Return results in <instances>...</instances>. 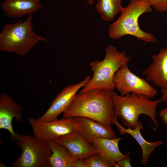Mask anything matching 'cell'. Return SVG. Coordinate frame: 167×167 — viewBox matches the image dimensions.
<instances>
[{
  "instance_id": "6da1fadb",
  "label": "cell",
  "mask_w": 167,
  "mask_h": 167,
  "mask_svg": "<svg viewBox=\"0 0 167 167\" xmlns=\"http://www.w3.org/2000/svg\"><path fill=\"white\" fill-rule=\"evenodd\" d=\"M112 91L95 89L79 93L63 113V118L85 117L111 127L118 118L114 113Z\"/></svg>"
},
{
  "instance_id": "7a4b0ae2",
  "label": "cell",
  "mask_w": 167,
  "mask_h": 167,
  "mask_svg": "<svg viewBox=\"0 0 167 167\" xmlns=\"http://www.w3.org/2000/svg\"><path fill=\"white\" fill-rule=\"evenodd\" d=\"M112 94L115 115L121 119L126 128H135L141 114L148 116L157 127L156 108L158 105L162 102L161 98L152 101L145 96L134 93L122 96L113 90Z\"/></svg>"
},
{
  "instance_id": "3957f363",
  "label": "cell",
  "mask_w": 167,
  "mask_h": 167,
  "mask_svg": "<svg viewBox=\"0 0 167 167\" xmlns=\"http://www.w3.org/2000/svg\"><path fill=\"white\" fill-rule=\"evenodd\" d=\"M152 11L148 0H130L128 5L123 8L118 19L109 28V36L116 40L130 35L147 43H156V38L151 33L141 30L138 20L143 14Z\"/></svg>"
},
{
  "instance_id": "277c9868",
  "label": "cell",
  "mask_w": 167,
  "mask_h": 167,
  "mask_svg": "<svg viewBox=\"0 0 167 167\" xmlns=\"http://www.w3.org/2000/svg\"><path fill=\"white\" fill-rule=\"evenodd\" d=\"M32 20L30 14L24 21L4 24L0 34V51L24 56L39 41L47 42L46 38L34 31Z\"/></svg>"
},
{
  "instance_id": "5b68a950",
  "label": "cell",
  "mask_w": 167,
  "mask_h": 167,
  "mask_svg": "<svg viewBox=\"0 0 167 167\" xmlns=\"http://www.w3.org/2000/svg\"><path fill=\"white\" fill-rule=\"evenodd\" d=\"M131 58L124 51L119 52L115 46H106L103 60L94 61L90 64L93 72L92 77L79 93H83L93 89L113 91L115 88L113 78L116 72L124 64L128 63Z\"/></svg>"
},
{
  "instance_id": "8992f818",
  "label": "cell",
  "mask_w": 167,
  "mask_h": 167,
  "mask_svg": "<svg viewBox=\"0 0 167 167\" xmlns=\"http://www.w3.org/2000/svg\"><path fill=\"white\" fill-rule=\"evenodd\" d=\"M20 148V156L12 163L13 167H50L49 160L52 153L48 143H42L34 136L20 135L16 141Z\"/></svg>"
},
{
  "instance_id": "52a82bcc",
  "label": "cell",
  "mask_w": 167,
  "mask_h": 167,
  "mask_svg": "<svg viewBox=\"0 0 167 167\" xmlns=\"http://www.w3.org/2000/svg\"><path fill=\"white\" fill-rule=\"evenodd\" d=\"M113 83L115 88L122 96L134 93L150 99L157 94V90L146 80L130 71L128 63L123 65L115 73Z\"/></svg>"
},
{
  "instance_id": "ba28073f",
  "label": "cell",
  "mask_w": 167,
  "mask_h": 167,
  "mask_svg": "<svg viewBox=\"0 0 167 167\" xmlns=\"http://www.w3.org/2000/svg\"><path fill=\"white\" fill-rule=\"evenodd\" d=\"M28 122L32 128L34 136L43 143L54 141L76 130L74 118H63L49 122H42L38 119L31 118Z\"/></svg>"
},
{
  "instance_id": "9c48e42d",
  "label": "cell",
  "mask_w": 167,
  "mask_h": 167,
  "mask_svg": "<svg viewBox=\"0 0 167 167\" xmlns=\"http://www.w3.org/2000/svg\"><path fill=\"white\" fill-rule=\"evenodd\" d=\"M91 78L88 75L79 83L65 87L57 95L48 109L38 119L42 122H49L57 119L58 117L69 107L79 90L85 86Z\"/></svg>"
},
{
  "instance_id": "30bf717a",
  "label": "cell",
  "mask_w": 167,
  "mask_h": 167,
  "mask_svg": "<svg viewBox=\"0 0 167 167\" xmlns=\"http://www.w3.org/2000/svg\"><path fill=\"white\" fill-rule=\"evenodd\" d=\"M23 109L19 104L6 93L0 95V129L8 131L11 140L16 141L20 134L16 133L13 129L12 121L14 118L18 122H21Z\"/></svg>"
},
{
  "instance_id": "8fae6325",
  "label": "cell",
  "mask_w": 167,
  "mask_h": 167,
  "mask_svg": "<svg viewBox=\"0 0 167 167\" xmlns=\"http://www.w3.org/2000/svg\"><path fill=\"white\" fill-rule=\"evenodd\" d=\"M151 56L152 62L143 71L147 80L161 90H167V46Z\"/></svg>"
},
{
  "instance_id": "7c38bea8",
  "label": "cell",
  "mask_w": 167,
  "mask_h": 167,
  "mask_svg": "<svg viewBox=\"0 0 167 167\" xmlns=\"http://www.w3.org/2000/svg\"><path fill=\"white\" fill-rule=\"evenodd\" d=\"M74 118L75 130L90 144L95 138L113 139L117 137L111 127L86 117H77Z\"/></svg>"
},
{
  "instance_id": "4fadbf2b",
  "label": "cell",
  "mask_w": 167,
  "mask_h": 167,
  "mask_svg": "<svg viewBox=\"0 0 167 167\" xmlns=\"http://www.w3.org/2000/svg\"><path fill=\"white\" fill-rule=\"evenodd\" d=\"M54 141L65 147L76 159L84 160L97 154L96 148L77 131L62 136Z\"/></svg>"
},
{
  "instance_id": "5bb4252c",
  "label": "cell",
  "mask_w": 167,
  "mask_h": 167,
  "mask_svg": "<svg viewBox=\"0 0 167 167\" xmlns=\"http://www.w3.org/2000/svg\"><path fill=\"white\" fill-rule=\"evenodd\" d=\"M121 138L108 139L95 138L92 142L96 148L97 154L110 164L116 167V162L124 158L126 154H123L120 151L119 143Z\"/></svg>"
},
{
  "instance_id": "9a60e30c",
  "label": "cell",
  "mask_w": 167,
  "mask_h": 167,
  "mask_svg": "<svg viewBox=\"0 0 167 167\" xmlns=\"http://www.w3.org/2000/svg\"><path fill=\"white\" fill-rule=\"evenodd\" d=\"M42 7L41 0H5L1 5L4 16L8 18L32 14Z\"/></svg>"
},
{
  "instance_id": "2e32d148",
  "label": "cell",
  "mask_w": 167,
  "mask_h": 167,
  "mask_svg": "<svg viewBox=\"0 0 167 167\" xmlns=\"http://www.w3.org/2000/svg\"><path fill=\"white\" fill-rule=\"evenodd\" d=\"M113 124L116 126L120 134L124 135L128 134L131 136L140 146L142 152L141 160V163L144 166H147L150 155L158 147L163 144V142L158 140L153 142H149L146 141L140 133V130L143 128V125L141 121H139L134 129L125 128L116 119Z\"/></svg>"
},
{
  "instance_id": "e0dca14e",
  "label": "cell",
  "mask_w": 167,
  "mask_h": 167,
  "mask_svg": "<svg viewBox=\"0 0 167 167\" xmlns=\"http://www.w3.org/2000/svg\"><path fill=\"white\" fill-rule=\"evenodd\" d=\"M52 153L50 167H85L83 160L76 159L63 145L55 141L48 143Z\"/></svg>"
},
{
  "instance_id": "ac0fdd59",
  "label": "cell",
  "mask_w": 167,
  "mask_h": 167,
  "mask_svg": "<svg viewBox=\"0 0 167 167\" xmlns=\"http://www.w3.org/2000/svg\"><path fill=\"white\" fill-rule=\"evenodd\" d=\"M122 0H98L96 9L101 19L106 22L112 21L122 10Z\"/></svg>"
},
{
  "instance_id": "d6986e66",
  "label": "cell",
  "mask_w": 167,
  "mask_h": 167,
  "mask_svg": "<svg viewBox=\"0 0 167 167\" xmlns=\"http://www.w3.org/2000/svg\"><path fill=\"white\" fill-rule=\"evenodd\" d=\"M84 160L85 167H111V165L96 154Z\"/></svg>"
},
{
  "instance_id": "ffe728a7",
  "label": "cell",
  "mask_w": 167,
  "mask_h": 167,
  "mask_svg": "<svg viewBox=\"0 0 167 167\" xmlns=\"http://www.w3.org/2000/svg\"><path fill=\"white\" fill-rule=\"evenodd\" d=\"M151 6L157 12L163 13L167 11V0H148Z\"/></svg>"
},
{
  "instance_id": "44dd1931",
  "label": "cell",
  "mask_w": 167,
  "mask_h": 167,
  "mask_svg": "<svg viewBox=\"0 0 167 167\" xmlns=\"http://www.w3.org/2000/svg\"><path fill=\"white\" fill-rule=\"evenodd\" d=\"M130 155V153L128 152L124 158L116 162V167H132Z\"/></svg>"
},
{
  "instance_id": "7402d4cb",
  "label": "cell",
  "mask_w": 167,
  "mask_h": 167,
  "mask_svg": "<svg viewBox=\"0 0 167 167\" xmlns=\"http://www.w3.org/2000/svg\"><path fill=\"white\" fill-rule=\"evenodd\" d=\"M159 115L163 123L167 127V106L160 111Z\"/></svg>"
},
{
  "instance_id": "603a6c76",
  "label": "cell",
  "mask_w": 167,
  "mask_h": 167,
  "mask_svg": "<svg viewBox=\"0 0 167 167\" xmlns=\"http://www.w3.org/2000/svg\"><path fill=\"white\" fill-rule=\"evenodd\" d=\"M161 99L162 102L167 103V90H161Z\"/></svg>"
},
{
  "instance_id": "cb8c5ba5",
  "label": "cell",
  "mask_w": 167,
  "mask_h": 167,
  "mask_svg": "<svg viewBox=\"0 0 167 167\" xmlns=\"http://www.w3.org/2000/svg\"><path fill=\"white\" fill-rule=\"evenodd\" d=\"M94 0H87V3L89 4H92Z\"/></svg>"
}]
</instances>
